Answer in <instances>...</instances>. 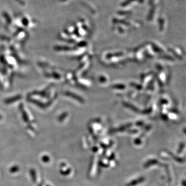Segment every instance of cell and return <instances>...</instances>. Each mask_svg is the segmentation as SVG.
I'll return each mask as SVG.
<instances>
[{"label": "cell", "mask_w": 186, "mask_h": 186, "mask_svg": "<svg viewBox=\"0 0 186 186\" xmlns=\"http://www.w3.org/2000/svg\"><path fill=\"white\" fill-rule=\"evenodd\" d=\"M132 1H133V0H127L125 2L122 4V6H126V5H128V4H129L130 2H131Z\"/></svg>", "instance_id": "cell-1"}]
</instances>
